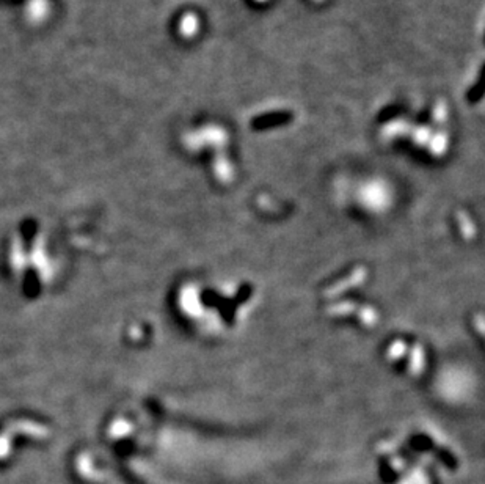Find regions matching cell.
<instances>
[{
  "instance_id": "6da1fadb",
  "label": "cell",
  "mask_w": 485,
  "mask_h": 484,
  "mask_svg": "<svg viewBox=\"0 0 485 484\" xmlns=\"http://www.w3.org/2000/svg\"><path fill=\"white\" fill-rule=\"evenodd\" d=\"M198 16L195 13H185L179 21V34L185 38H192L198 34Z\"/></svg>"
},
{
  "instance_id": "7a4b0ae2",
  "label": "cell",
  "mask_w": 485,
  "mask_h": 484,
  "mask_svg": "<svg viewBox=\"0 0 485 484\" xmlns=\"http://www.w3.org/2000/svg\"><path fill=\"white\" fill-rule=\"evenodd\" d=\"M448 115V106H446L445 101H438L434 107V119L437 123H443Z\"/></svg>"
},
{
  "instance_id": "3957f363",
  "label": "cell",
  "mask_w": 485,
  "mask_h": 484,
  "mask_svg": "<svg viewBox=\"0 0 485 484\" xmlns=\"http://www.w3.org/2000/svg\"><path fill=\"white\" fill-rule=\"evenodd\" d=\"M313 2H316V3H320V2H324V0H313Z\"/></svg>"
},
{
  "instance_id": "277c9868",
  "label": "cell",
  "mask_w": 485,
  "mask_h": 484,
  "mask_svg": "<svg viewBox=\"0 0 485 484\" xmlns=\"http://www.w3.org/2000/svg\"><path fill=\"white\" fill-rule=\"evenodd\" d=\"M256 2H265V0H256Z\"/></svg>"
}]
</instances>
